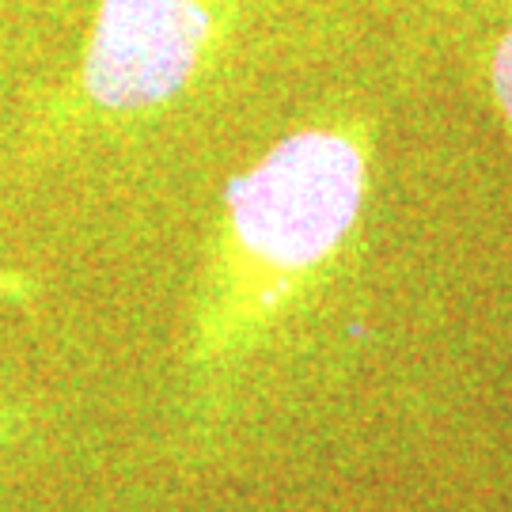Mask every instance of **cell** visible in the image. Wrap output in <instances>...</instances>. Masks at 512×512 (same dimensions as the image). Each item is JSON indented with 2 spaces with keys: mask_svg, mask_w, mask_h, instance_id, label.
Listing matches in <instances>:
<instances>
[{
  "mask_svg": "<svg viewBox=\"0 0 512 512\" xmlns=\"http://www.w3.org/2000/svg\"><path fill=\"white\" fill-rule=\"evenodd\" d=\"M247 23V0H95L73 69L27 118L42 156L137 141L217 80Z\"/></svg>",
  "mask_w": 512,
  "mask_h": 512,
  "instance_id": "7a4b0ae2",
  "label": "cell"
},
{
  "mask_svg": "<svg viewBox=\"0 0 512 512\" xmlns=\"http://www.w3.org/2000/svg\"><path fill=\"white\" fill-rule=\"evenodd\" d=\"M467 61L512 141V0H482L475 8Z\"/></svg>",
  "mask_w": 512,
  "mask_h": 512,
  "instance_id": "3957f363",
  "label": "cell"
},
{
  "mask_svg": "<svg viewBox=\"0 0 512 512\" xmlns=\"http://www.w3.org/2000/svg\"><path fill=\"white\" fill-rule=\"evenodd\" d=\"M35 293V285L27 281L23 274L16 270H0V300H12V304H27Z\"/></svg>",
  "mask_w": 512,
  "mask_h": 512,
  "instance_id": "5b68a950",
  "label": "cell"
},
{
  "mask_svg": "<svg viewBox=\"0 0 512 512\" xmlns=\"http://www.w3.org/2000/svg\"><path fill=\"white\" fill-rule=\"evenodd\" d=\"M376 122L334 114L289 129L217 202L179 353V429L209 452L277 330L349 258L372 202Z\"/></svg>",
  "mask_w": 512,
  "mask_h": 512,
  "instance_id": "6da1fadb",
  "label": "cell"
},
{
  "mask_svg": "<svg viewBox=\"0 0 512 512\" xmlns=\"http://www.w3.org/2000/svg\"><path fill=\"white\" fill-rule=\"evenodd\" d=\"M35 406L27 399H12L0 395V456H8L12 448H19L23 440L35 433Z\"/></svg>",
  "mask_w": 512,
  "mask_h": 512,
  "instance_id": "277c9868",
  "label": "cell"
}]
</instances>
